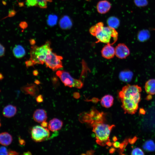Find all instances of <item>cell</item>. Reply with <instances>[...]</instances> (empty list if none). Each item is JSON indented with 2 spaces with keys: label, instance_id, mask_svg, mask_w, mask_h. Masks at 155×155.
Instances as JSON below:
<instances>
[{
  "label": "cell",
  "instance_id": "6da1fadb",
  "mask_svg": "<svg viewBox=\"0 0 155 155\" xmlns=\"http://www.w3.org/2000/svg\"><path fill=\"white\" fill-rule=\"evenodd\" d=\"M142 91V88L137 85L127 84L119 92V97L125 113L132 115L136 112L141 100Z\"/></svg>",
  "mask_w": 155,
  "mask_h": 155
},
{
  "label": "cell",
  "instance_id": "7a4b0ae2",
  "mask_svg": "<svg viewBox=\"0 0 155 155\" xmlns=\"http://www.w3.org/2000/svg\"><path fill=\"white\" fill-rule=\"evenodd\" d=\"M89 31L92 35L96 37L97 42L112 45L118 39V33L115 29L109 26H104L102 22L91 27Z\"/></svg>",
  "mask_w": 155,
  "mask_h": 155
},
{
  "label": "cell",
  "instance_id": "3957f363",
  "mask_svg": "<svg viewBox=\"0 0 155 155\" xmlns=\"http://www.w3.org/2000/svg\"><path fill=\"white\" fill-rule=\"evenodd\" d=\"M91 124L93 131L96 135L97 143L102 146H105L110 141V133L115 125L106 124L103 122H94Z\"/></svg>",
  "mask_w": 155,
  "mask_h": 155
},
{
  "label": "cell",
  "instance_id": "277c9868",
  "mask_svg": "<svg viewBox=\"0 0 155 155\" xmlns=\"http://www.w3.org/2000/svg\"><path fill=\"white\" fill-rule=\"evenodd\" d=\"M52 51L51 47V42L47 41L43 45L38 46L33 45L30 50V58L34 64H43L47 54Z\"/></svg>",
  "mask_w": 155,
  "mask_h": 155
},
{
  "label": "cell",
  "instance_id": "5b68a950",
  "mask_svg": "<svg viewBox=\"0 0 155 155\" xmlns=\"http://www.w3.org/2000/svg\"><path fill=\"white\" fill-rule=\"evenodd\" d=\"M56 74L65 86L80 89L83 86L81 81L73 78L67 71L64 70H58Z\"/></svg>",
  "mask_w": 155,
  "mask_h": 155
},
{
  "label": "cell",
  "instance_id": "8992f818",
  "mask_svg": "<svg viewBox=\"0 0 155 155\" xmlns=\"http://www.w3.org/2000/svg\"><path fill=\"white\" fill-rule=\"evenodd\" d=\"M63 57L52 52H49L46 55L44 60L46 67L55 71L63 67L61 60Z\"/></svg>",
  "mask_w": 155,
  "mask_h": 155
},
{
  "label": "cell",
  "instance_id": "52a82bcc",
  "mask_svg": "<svg viewBox=\"0 0 155 155\" xmlns=\"http://www.w3.org/2000/svg\"><path fill=\"white\" fill-rule=\"evenodd\" d=\"M50 136L49 130L41 126H35L32 129L31 138L34 141L36 142H40L46 140L49 138Z\"/></svg>",
  "mask_w": 155,
  "mask_h": 155
},
{
  "label": "cell",
  "instance_id": "ba28073f",
  "mask_svg": "<svg viewBox=\"0 0 155 155\" xmlns=\"http://www.w3.org/2000/svg\"><path fill=\"white\" fill-rule=\"evenodd\" d=\"M115 55L120 59H124L127 57L130 54L128 47L124 44L119 43L115 48Z\"/></svg>",
  "mask_w": 155,
  "mask_h": 155
},
{
  "label": "cell",
  "instance_id": "9c48e42d",
  "mask_svg": "<svg viewBox=\"0 0 155 155\" xmlns=\"http://www.w3.org/2000/svg\"><path fill=\"white\" fill-rule=\"evenodd\" d=\"M102 56L106 59L113 58L115 55V48L112 45L106 44L101 51Z\"/></svg>",
  "mask_w": 155,
  "mask_h": 155
},
{
  "label": "cell",
  "instance_id": "30bf717a",
  "mask_svg": "<svg viewBox=\"0 0 155 155\" xmlns=\"http://www.w3.org/2000/svg\"><path fill=\"white\" fill-rule=\"evenodd\" d=\"M111 7V4L110 3L106 0L100 1L96 5V9L98 12L101 14L107 13Z\"/></svg>",
  "mask_w": 155,
  "mask_h": 155
},
{
  "label": "cell",
  "instance_id": "8fae6325",
  "mask_svg": "<svg viewBox=\"0 0 155 155\" xmlns=\"http://www.w3.org/2000/svg\"><path fill=\"white\" fill-rule=\"evenodd\" d=\"M22 91L26 94H29L34 96H36L39 92L37 86L33 84H28L21 88Z\"/></svg>",
  "mask_w": 155,
  "mask_h": 155
},
{
  "label": "cell",
  "instance_id": "7c38bea8",
  "mask_svg": "<svg viewBox=\"0 0 155 155\" xmlns=\"http://www.w3.org/2000/svg\"><path fill=\"white\" fill-rule=\"evenodd\" d=\"M47 117L46 111L44 109H36L33 114V118L35 121L38 123H42L46 121Z\"/></svg>",
  "mask_w": 155,
  "mask_h": 155
},
{
  "label": "cell",
  "instance_id": "4fadbf2b",
  "mask_svg": "<svg viewBox=\"0 0 155 155\" xmlns=\"http://www.w3.org/2000/svg\"><path fill=\"white\" fill-rule=\"evenodd\" d=\"M63 125V122L60 120L54 118L51 120L49 122L48 128L53 132H55L60 129Z\"/></svg>",
  "mask_w": 155,
  "mask_h": 155
},
{
  "label": "cell",
  "instance_id": "5bb4252c",
  "mask_svg": "<svg viewBox=\"0 0 155 155\" xmlns=\"http://www.w3.org/2000/svg\"><path fill=\"white\" fill-rule=\"evenodd\" d=\"M133 75V73L131 71L126 70L121 71L119 77L120 80L122 81L129 82L132 80Z\"/></svg>",
  "mask_w": 155,
  "mask_h": 155
},
{
  "label": "cell",
  "instance_id": "9a60e30c",
  "mask_svg": "<svg viewBox=\"0 0 155 155\" xmlns=\"http://www.w3.org/2000/svg\"><path fill=\"white\" fill-rule=\"evenodd\" d=\"M17 111L16 106L12 105H8L3 108V114L5 117L10 118L14 116Z\"/></svg>",
  "mask_w": 155,
  "mask_h": 155
},
{
  "label": "cell",
  "instance_id": "2e32d148",
  "mask_svg": "<svg viewBox=\"0 0 155 155\" xmlns=\"http://www.w3.org/2000/svg\"><path fill=\"white\" fill-rule=\"evenodd\" d=\"M48 0H26V3L28 6H38L42 8L47 7Z\"/></svg>",
  "mask_w": 155,
  "mask_h": 155
},
{
  "label": "cell",
  "instance_id": "e0dca14e",
  "mask_svg": "<svg viewBox=\"0 0 155 155\" xmlns=\"http://www.w3.org/2000/svg\"><path fill=\"white\" fill-rule=\"evenodd\" d=\"M12 139L11 135L7 132L0 133V144L3 145L7 146L10 145Z\"/></svg>",
  "mask_w": 155,
  "mask_h": 155
},
{
  "label": "cell",
  "instance_id": "ac0fdd59",
  "mask_svg": "<svg viewBox=\"0 0 155 155\" xmlns=\"http://www.w3.org/2000/svg\"><path fill=\"white\" fill-rule=\"evenodd\" d=\"M145 89L147 93L151 95L155 94V79H150L146 81Z\"/></svg>",
  "mask_w": 155,
  "mask_h": 155
},
{
  "label": "cell",
  "instance_id": "d6986e66",
  "mask_svg": "<svg viewBox=\"0 0 155 155\" xmlns=\"http://www.w3.org/2000/svg\"><path fill=\"white\" fill-rule=\"evenodd\" d=\"M59 25L62 29L66 30L70 29L71 27L72 23L70 18L68 16H65L60 20Z\"/></svg>",
  "mask_w": 155,
  "mask_h": 155
},
{
  "label": "cell",
  "instance_id": "ffe728a7",
  "mask_svg": "<svg viewBox=\"0 0 155 155\" xmlns=\"http://www.w3.org/2000/svg\"><path fill=\"white\" fill-rule=\"evenodd\" d=\"M13 53L14 56L18 59L22 58L26 53L24 48L20 45H16L13 47Z\"/></svg>",
  "mask_w": 155,
  "mask_h": 155
},
{
  "label": "cell",
  "instance_id": "44dd1931",
  "mask_svg": "<svg viewBox=\"0 0 155 155\" xmlns=\"http://www.w3.org/2000/svg\"><path fill=\"white\" fill-rule=\"evenodd\" d=\"M114 98L111 95L107 94L103 96L100 101L102 106L106 108L111 107L113 104Z\"/></svg>",
  "mask_w": 155,
  "mask_h": 155
},
{
  "label": "cell",
  "instance_id": "7402d4cb",
  "mask_svg": "<svg viewBox=\"0 0 155 155\" xmlns=\"http://www.w3.org/2000/svg\"><path fill=\"white\" fill-rule=\"evenodd\" d=\"M150 33L146 29H143L139 31L137 34V38L139 41L144 42L148 40L150 38Z\"/></svg>",
  "mask_w": 155,
  "mask_h": 155
},
{
  "label": "cell",
  "instance_id": "603a6c76",
  "mask_svg": "<svg viewBox=\"0 0 155 155\" xmlns=\"http://www.w3.org/2000/svg\"><path fill=\"white\" fill-rule=\"evenodd\" d=\"M107 23L108 26L115 29L119 26L120 25V21L117 18L111 16L108 19Z\"/></svg>",
  "mask_w": 155,
  "mask_h": 155
},
{
  "label": "cell",
  "instance_id": "cb8c5ba5",
  "mask_svg": "<svg viewBox=\"0 0 155 155\" xmlns=\"http://www.w3.org/2000/svg\"><path fill=\"white\" fill-rule=\"evenodd\" d=\"M143 147L147 152H153L155 150V143L152 140H147L144 143Z\"/></svg>",
  "mask_w": 155,
  "mask_h": 155
},
{
  "label": "cell",
  "instance_id": "d4e9b609",
  "mask_svg": "<svg viewBox=\"0 0 155 155\" xmlns=\"http://www.w3.org/2000/svg\"><path fill=\"white\" fill-rule=\"evenodd\" d=\"M18 154L16 151L7 149L5 147H0V155H17Z\"/></svg>",
  "mask_w": 155,
  "mask_h": 155
},
{
  "label": "cell",
  "instance_id": "484cf974",
  "mask_svg": "<svg viewBox=\"0 0 155 155\" xmlns=\"http://www.w3.org/2000/svg\"><path fill=\"white\" fill-rule=\"evenodd\" d=\"M57 17L55 15L49 16L47 20L48 24L50 26H53L55 25L57 21Z\"/></svg>",
  "mask_w": 155,
  "mask_h": 155
},
{
  "label": "cell",
  "instance_id": "4316f807",
  "mask_svg": "<svg viewBox=\"0 0 155 155\" xmlns=\"http://www.w3.org/2000/svg\"><path fill=\"white\" fill-rule=\"evenodd\" d=\"M135 5L138 7H144L148 4V0H134Z\"/></svg>",
  "mask_w": 155,
  "mask_h": 155
},
{
  "label": "cell",
  "instance_id": "83f0119b",
  "mask_svg": "<svg viewBox=\"0 0 155 155\" xmlns=\"http://www.w3.org/2000/svg\"><path fill=\"white\" fill-rule=\"evenodd\" d=\"M131 155H144V154L142 150L139 148H136L133 149L131 152Z\"/></svg>",
  "mask_w": 155,
  "mask_h": 155
},
{
  "label": "cell",
  "instance_id": "f1b7e54d",
  "mask_svg": "<svg viewBox=\"0 0 155 155\" xmlns=\"http://www.w3.org/2000/svg\"><path fill=\"white\" fill-rule=\"evenodd\" d=\"M5 52V47L0 43V57L4 55Z\"/></svg>",
  "mask_w": 155,
  "mask_h": 155
},
{
  "label": "cell",
  "instance_id": "f546056e",
  "mask_svg": "<svg viewBox=\"0 0 155 155\" xmlns=\"http://www.w3.org/2000/svg\"><path fill=\"white\" fill-rule=\"evenodd\" d=\"M25 64L26 65V67L27 68L34 65L33 62L30 59H29V60L26 61L25 62Z\"/></svg>",
  "mask_w": 155,
  "mask_h": 155
},
{
  "label": "cell",
  "instance_id": "4dcf8cb0",
  "mask_svg": "<svg viewBox=\"0 0 155 155\" xmlns=\"http://www.w3.org/2000/svg\"><path fill=\"white\" fill-rule=\"evenodd\" d=\"M36 99V101L38 103L42 102L43 100V96L41 95H39L37 96Z\"/></svg>",
  "mask_w": 155,
  "mask_h": 155
},
{
  "label": "cell",
  "instance_id": "1f68e13d",
  "mask_svg": "<svg viewBox=\"0 0 155 155\" xmlns=\"http://www.w3.org/2000/svg\"><path fill=\"white\" fill-rule=\"evenodd\" d=\"M121 143L117 141H115L112 143L113 146L115 148H119L121 146Z\"/></svg>",
  "mask_w": 155,
  "mask_h": 155
},
{
  "label": "cell",
  "instance_id": "d6a6232c",
  "mask_svg": "<svg viewBox=\"0 0 155 155\" xmlns=\"http://www.w3.org/2000/svg\"><path fill=\"white\" fill-rule=\"evenodd\" d=\"M41 125V126L42 127L46 128L47 127L48 124L47 122L46 121H45L42 122Z\"/></svg>",
  "mask_w": 155,
  "mask_h": 155
},
{
  "label": "cell",
  "instance_id": "836d02e7",
  "mask_svg": "<svg viewBox=\"0 0 155 155\" xmlns=\"http://www.w3.org/2000/svg\"><path fill=\"white\" fill-rule=\"evenodd\" d=\"M137 138L136 137H133V139H130L129 140V141L131 144H132L135 142Z\"/></svg>",
  "mask_w": 155,
  "mask_h": 155
},
{
  "label": "cell",
  "instance_id": "e575fe53",
  "mask_svg": "<svg viewBox=\"0 0 155 155\" xmlns=\"http://www.w3.org/2000/svg\"><path fill=\"white\" fill-rule=\"evenodd\" d=\"M19 142L20 144L21 145H24L25 144V142L24 140L20 138L19 139Z\"/></svg>",
  "mask_w": 155,
  "mask_h": 155
},
{
  "label": "cell",
  "instance_id": "d590c367",
  "mask_svg": "<svg viewBox=\"0 0 155 155\" xmlns=\"http://www.w3.org/2000/svg\"><path fill=\"white\" fill-rule=\"evenodd\" d=\"M33 73L34 75L35 76H37L38 74V70H35L33 71Z\"/></svg>",
  "mask_w": 155,
  "mask_h": 155
},
{
  "label": "cell",
  "instance_id": "8d00e7d4",
  "mask_svg": "<svg viewBox=\"0 0 155 155\" xmlns=\"http://www.w3.org/2000/svg\"><path fill=\"white\" fill-rule=\"evenodd\" d=\"M152 98V96H151V95L149 94V95L147 97H146V99L148 100H151Z\"/></svg>",
  "mask_w": 155,
  "mask_h": 155
},
{
  "label": "cell",
  "instance_id": "74e56055",
  "mask_svg": "<svg viewBox=\"0 0 155 155\" xmlns=\"http://www.w3.org/2000/svg\"><path fill=\"white\" fill-rule=\"evenodd\" d=\"M140 113L141 114H144L145 113V111L144 109L141 108L140 110Z\"/></svg>",
  "mask_w": 155,
  "mask_h": 155
},
{
  "label": "cell",
  "instance_id": "f35d334b",
  "mask_svg": "<svg viewBox=\"0 0 155 155\" xmlns=\"http://www.w3.org/2000/svg\"><path fill=\"white\" fill-rule=\"evenodd\" d=\"M115 148H112L110 150L109 152L110 153H112L115 152Z\"/></svg>",
  "mask_w": 155,
  "mask_h": 155
},
{
  "label": "cell",
  "instance_id": "ab89813d",
  "mask_svg": "<svg viewBox=\"0 0 155 155\" xmlns=\"http://www.w3.org/2000/svg\"><path fill=\"white\" fill-rule=\"evenodd\" d=\"M30 42L31 44L33 45H34V44L35 43V41L34 40H31Z\"/></svg>",
  "mask_w": 155,
  "mask_h": 155
},
{
  "label": "cell",
  "instance_id": "60d3db41",
  "mask_svg": "<svg viewBox=\"0 0 155 155\" xmlns=\"http://www.w3.org/2000/svg\"><path fill=\"white\" fill-rule=\"evenodd\" d=\"M112 144L110 141L108 142L106 144V145L109 146H111Z\"/></svg>",
  "mask_w": 155,
  "mask_h": 155
},
{
  "label": "cell",
  "instance_id": "b9f144b4",
  "mask_svg": "<svg viewBox=\"0 0 155 155\" xmlns=\"http://www.w3.org/2000/svg\"><path fill=\"white\" fill-rule=\"evenodd\" d=\"M113 140L114 142H115L117 140V138L116 136H114L113 138Z\"/></svg>",
  "mask_w": 155,
  "mask_h": 155
},
{
  "label": "cell",
  "instance_id": "7bdbcfd3",
  "mask_svg": "<svg viewBox=\"0 0 155 155\" xmlns=\"http://www.w3.org/2000/svg\"><path fill=\"white\" fill-rule=\"evenodd\" d=\"M34 82L35 83L37 84H40V82L38 80H36L35 82Z\"/></svg>",
  "mask_w": 155,
  "mask_h": 155
},
{
  "label": "cell",
  "instance_id": "ee69618b",
  "mask_svg": "<svg viewBox=\"0 0 155 155\" xmlns=\"http://www.w3.org/2000/svg\"><path fill=\"white\" fill-rule=\"evenodd\" d=\"M31 154V153L28 151L26 152L24 154H26H26L29 155V154Z\"/></svg>",
  "mask_w": 155,
  "mask_h": 155
},
{
  "label": "cell",
  "instance_id": "f6af8a7d",
  "mask_svg": "<svg viewBox=\"0 0 155 155\" xmlns=\"http://www.w3.org/2000/svg\"><path fill=\"white\" fill-rule=\"evenodd\" d=\"M3 78V76L1 73H0V80L2 79Z\"/></svg>",
  "mask_w": 155,
  "mask_h": 155
},
{
  "label": "cell",
  "instance_id": "bcb514c9",
  "mask_svg": "<svg viewBox=\"0 0 155 155\" xmlns=\"http://www.w3.org/2000/svg\"><path fill=\"white\" fill-rule=\"evenodd\" d=\"M49 2H51L52 1V0H48Z\"/></svg>",
  "mask_w": 155,
  "mask_h": 155
},
{
  "label": "cell",
  "instance_id": "7dc6e473",
  "mask_svg": "<svg viewBox=\"0 0 155 155\" xmlns=\"http://www.w3.org/2000/svg\"><path fill=\"white\" fill-rule=\"evenodd\" d=\"M1 126V123H0V127Z\"/></svg>",
  "mask_w": 155,
  "mask_h": 155
},
{
  "label": "cell",
  "instance_id": "c3c4849f",
  "mask_svg": "<svg viewBox=\"0 0 155 155\" xmlns=\"http://www.w3.org/2000/svg\"><path fill=\"white\" fill-rule=\"evenodd\" d=\"M86 1H89V0H86Z\"/></svg>",
  "mask_w": 155,
  "mask_h": 155
}]
</instances>
